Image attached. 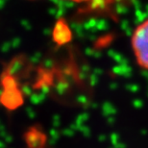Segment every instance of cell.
<instances>
[{"instance_id":"1","label":"cell","mask_w":148,"mask_h":148,"mask_svg":"<svg viewBox=\"0 0 148 148\" xmlns=\"http://www.w3.org/2000/svg\"><path fill=\"white\" fill-rule=\"evenodd\" d=\"M130 45L138 66L148 71V18L134 28L130 37Z\"/></svg>"},{"instance_id":"2","label":"cell","mask_w":148,"mask_h":148,"mask_svg":"<svg viewBox=\"0 0 148 148\" xmlns=\"http://www.w3.org/2000/svg\"><path fill=\"white\" fill-rule=\"evenodd\" d=\"M69 1H72V2H75V3H83V2L92 1V0H69Z\"/></svg>"}]
</instances>
